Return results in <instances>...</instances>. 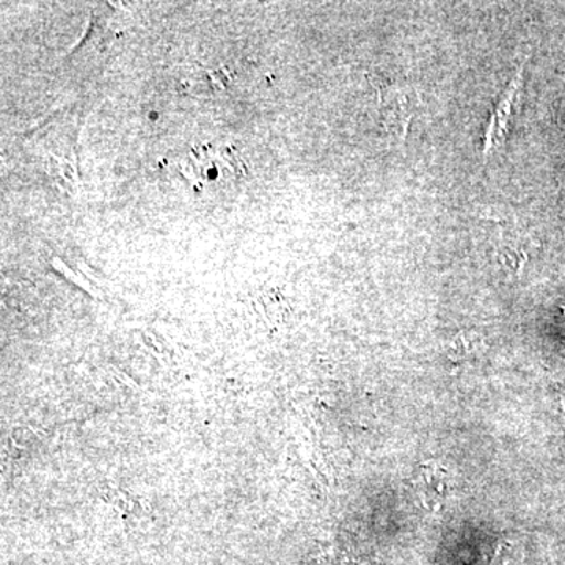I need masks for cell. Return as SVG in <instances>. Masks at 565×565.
<instances>
[{
	"instance_id": "2",
	"label": "cell",
	"mask_w": 565,
	"mask_h": 565,
	"mask_svg": "<svg viewBox=\"0 0 565 565\" xmlns=\"http://www.w3.org/2000/svg\"><path fill=\"white\" fill-rule=\"evenodd\" d=\"M523 66L516 73L511 87L504 93L503 99L498 104L497 110L492 115L489 128L486 131L484 152H490L494 148L501 147V143L511 131V122L514 120L516 110L520 106V90H522Z\"/></svg>"
},
{
	"instance_id": "7",
	"label": "cell",
	"mask_w": 565,
	"mask_h": 565,
	"mask_svg": "<svg viewBox=\"0 0 565 565\" xmlns=\"http://www.w3.org/2000/svg\"><path fill=\"white\" fill-rule=\"evenodd\" d=\"M563 411H564V427H565V399H563Z\"/></svg>"
},
{
	"instance_id": "6",
	"label": "cell",
	"mask_w": 565,
	"mask_h": 565,
	"mask_svg": "<svg viewBox=\"0 0 565 565\" xmlns=\"http://www.w3.org/2000/svg\"><path fill=\"white\" fill-rule=\"evenodd\" d=\"M110 371H111V374L115 375V377L120 379L122 384H125L126 386H129V388L140 390V386L136 384V381H132V379L128 377V375L122 373V371L117 370V367H114V366H110Z\"/></svg>"
},
{
	"instance_id": "3",
	"label": "cell",
	"mask_w": 565,
	"mask_h": 565,
	"mask_svg": "<svg viewBox=\"0 0 565 565\" xmlns=\"http://www.w3.org/2000/svg\"><path fill=\"white\" fill-rule=\"evenodd\" d=\"M419 494L427 508H437L451 493V481L446 468L438 463H424L419 473Z\"/></svg>"
},
{
	"instance_id": "4",
	"label": "cell",
	"mask_w": 565,
	"mask_h": 565,
	"mask_svg": "<svg viewBox=\"0 0 565 565\" xmlns=\"http://www.w3.org/2000/svg\"><path fill=\"white\" fill-rule=\"evenodd\" d=\"M484 348L481 338L476 333H459L449 345V356L455 360H465L475 356Z\"/></svg>"
},
{
	"instance_id": "5",
	"label": "cell",
	"mask_w": 565,
	"mask_h": 565,
	"mask_svg": "<svg viewBox=\"0 0 565 565\" xmlns=\"http://www.w3.org/2000/svg\"><path fill=\"white\" fill-rule=\"evenodd\" d=\"M50 170L55 177L62 178V180L70 182L74 180L73 167L70 166V162L62 161V159L55 158V156H51Z\"/></svg>"
},
{
	"instance_id": "1",
	"label": "cell",
	"mask_w": 565,
	"mask_h": 565,
	"mask_svg": "<svg viewBox=\"0 0 565 565\" xmlns=\"http://www.w3.org/2000/svg\"><path fill=\"white\" fill-rule=\"evenodd\" d=\"M185 174L203 184L239 180L247 174V163L230 145L204 143L193 148L185 163Z\"/></svg>"
}]
</instances>
